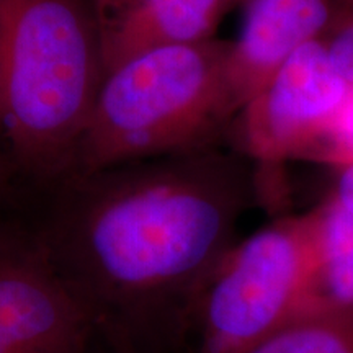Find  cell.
I'll return each mask as SVG.
<instances>
[{
	"label": "cell",
	"instance_id": "obj_11",
	"mask_svg": "<svg viewBox=\"0 0 353 353\" xmlns=\"http://www.w3.org/2000/svg\"><path fill=\"white\" fill-rule=\"evenodd\" d=\"M304 161L321 162L339 170L353 165V85L324 134L317 139Z\"/></svg>",
	"mask_w": 353,
	"mask_h": 353
},
{
	"label": "cell",
	"instance_id": "obj_10",
	"mask_svg": "<svg viewBox=\"0 0 353 353\" xmlns=\"http://www.w3.org/2000/svg\"><path fill=\"white\" fill-rule=\"evenodd\" d=\"M245 353H353V309L291 321Z\"/></svg>",
	"mask_w": 353,
	"mask_h": 353
},
{
	"label": "cell",
	"instance_id": "obj_2",
	"mask_svg": "<svg viewBox=\"0 0 353 353\" xmlns=\"http://www.w3.org/2000/svg\"><path fill=\"white\" fill-rule=\"evenodd\" d=\"M107 76L92 0H0V156L48 187L70 175Z\"/></svg>",
	"mask_w": 353,
	"mask_h": 353
},
{
	"label": "cell",
	"instance_id": "obj_5",
	"mask_svg": "<svg viewBox=\"0 0 353 353\" xmlns=\"http://www.w3.org/2000/svg\"><path fill=\"white\" fill-rule=\"evenodd\" d=\"M348 88L324 39L304 44L234 117L228 131L232 151L268 167L304 159L327 130Z\"/></svg>",
	"mask_w": 353,
	"mask_h": 353
},
{
	"label": "cell",
	"instance_id": "obj_8",
	"mask_svg": "<svg viewBox=\"0 0 353 353\" xmlns=\"http://www.w3.org/2000/svg\"><path fill=\"white\" fill-rule=\"evenodd\" d=\"M236 0H92L107 74L157 48L214 38Z\"/></svg>",
	"mask_w": 353,
	"mask_h": 353
},
{
	"label": "cell",
	"instance_id": "obj_7",
	"mask_svg": "<svg viewBox=\"0 0 353 353\" xmlns=\"http://www.w3.org/2000/svg\"><path fill=\"white\" fill-rule=\"evenodd\" d=\"M245 2L241 33L229 41L226 57V82L236 112L304 44L324 38L335 21L330 0Z\"/></svg>",
	"mask_w": 353,
	"mask_h": 353
},
{
	"label": "cell",
	"instance_id": "obj_14",
	"mask_svg": "<svg viewBox=\"0 0 353 353\" xmlns=\"http://www.w3.org/2000/svg\"><path fill=\"white\" fill-rule=\"evenodd\" d=\"M7 174H8V170H7L6 164H3L2 156H0V187H2V185H3V180L7 179Z\"/></svg>",
	"mask_w": 353,
	"mask_h": 353
},
{
	"label": "cell",
	"instance_id": "obj_12",
	"mask_svg": "<svg viewBox=\"0 0 353 353\" xmlns=\"http://www.w3.org/2000/svg\"><path fill=\"white\" fill-rule=\"evenodd\" d=\"M322 39L335 69L348 85H353V13L341 20L335 19L332 28Z\"/></svg>",
	"mask_w": 353,
	"mask_h": 353
},
{
	"label": "cell",
	"instance_id": "obj_4",
	"mask_svg": "<svg viewBox=\"0 0 353 353\" xmlns=\"http://www.w3.org/2000/svg\"><path fill=\"white\" fill-rule=\"evenodd\" d=\"M314 210L234 244L195 299L198 353H245L296 317L314 250Z\"/></svg>",
	"mask_w": 353,
	"mask_h": 353
},
{
	"label": "cell",
	"instance_id": "obj_15",
	"mask_svg": "<svg viewBox=\"0 0 353 353\" xmlns=\"http://www.w3.org/2000/svg\"><path fill=\"white\" fill-rule=\"evenodd\" d=\"M236 2H241V0H236Z\"/></svg>",
	"mask_w": 353,
	"mask_h": 353
},
{
	"label": "cell",
	"instance_id": "obj_6",
	"mask_svg": "<svg viewBox=\"0 0 353 353\" xmlns=\"http://www.w3.org/2000/svg\"><path fill=\"white\" fill-rule=\"evenodd\" d=\"M97 330L32 228L0 223V353H88Z\"/></svg>",
	"mask_w": 353,
	"mask_h": 353
},
{
	"label": "cell",
	"instance_id": "obj_13",
	"mask_svg": "<svg viewBox=\"0 0 353 353\" xmlns=\"http://www.w3.org/2000/svg\"><path fill=\"white\" fill-rule=\"evenodd\" d=\"M329 196L353 213V165L339 170L334 192Z\"/></svg>",
	"mask_w": 353,
	"mask_h": 353
},
{
	"label": "cell",
	"instance_id": "obj_9",
	"mask_svg": "<svg viewBox=\"0 0 353 353\" xmlns=\"http://www.w3.org/2000/svg\"><path fill=\"white\" fill-rule=\"evenodd\" d=\"M314 213V250L293 321L353 309V213L330 196Z\"/></svg>",
	"mask_w": 353,
	"mask_h": 353
},
{
	"label": "cell",
	"instance_id": "obj_3",
	"mask_svg": "<svg viewBox=\"0 0 353 353\" xmlns=\"http://www.w3.org/2000/svg\"><path fill=\"white\" fill-rule=\"evenodd\" d=\"M228 51L229 41L211 38L145 51L110 70L69 176L218 148L237 114Z\"/></svg>",
	"mask_w": 353,
	"mask_h": 353
},
{
	"label": "cell",
	"instance_id": "obj_1",
	"mask_svg": "<svg viewBox=\"0 0 353 353\" xmlns=\"http://www.w3.org/2000/svg\"><path fill=\"white\" fill-rule=\"evenodd\" d=\"M52 187L32 231L99 330L138 353L192 322L203 283L260 193L249 159L219 148L128 162Z\"/></svg>",
	"mask_w": 353,
	"mask_h": 353
}]
</instances>
